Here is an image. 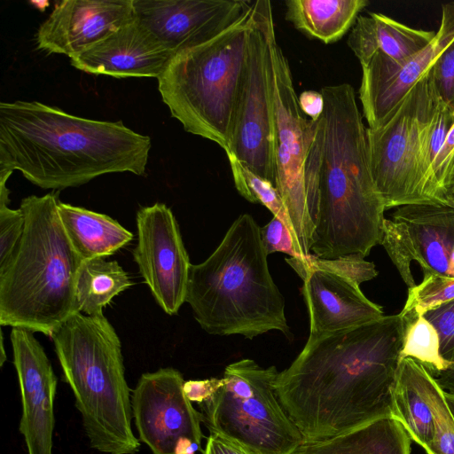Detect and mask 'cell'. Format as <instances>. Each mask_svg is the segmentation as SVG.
I'll use <instances>...</instances> for the list:
<instances>
[{
  "label": "cell",
  "instance_id": "6da1fadb",
  "mask_svg": "<svg viewBox=\"0 0 454 454\" xmlns=\"http://www.w3.org/2000/svg\"><path fill=\"white\" fill-rule=\"evenodd\" d=\"M404 325L399 313L309 336L275 381L277 395L304 442L325 441L392 417Z\"/></svg>",
  "mask_w": 454,
  "mask_h": 454
},
{
  "label": "cell",
  "instance_id": "4316f807",
  "mask_svg": "<svg viewBox=\"0 0 454 454\" xmlns=\"http://www.w3.org/2000/svg\"><path fill=\"white\" fill-rule=\"evenodd\" d=\"M402 316L405 325L400 360L412 358L430 373L448 369L451 363L442 356L440 338L434 326L422 314L411 311Z\"/></svg>",
  "mask_w": 454,
  "mask_h": 454
},
{
  "label": "cell",
  "instance_id": "44dd1931",
  "mask_svg": "<svg viewBox=\"0 0 454 454\" xmlns=\"http://www.w3.org/2000/svg\"><path fill=\"white\" fill-rule=\"evenodd\" d=\"M434 35V31L414 28L382 13L370 12L358 16L348 45L361 66L376 53L400 64L424 49Z\"/></svg>",
  "mask_w": 454,
  "mask_h": 454
},
{
  "label": "cell",
  "instance_id": "b9f144b4",
  "mask_svg": "<svg viewBox=\"0 0 454 454\" xmlns=\"http://www.w3.org/2000/svg\"><path fill=\"white\" fill-rule=\"evenodd\" d=\"M1 356H0V365L3 366L4 361L6 360V355L4 348V335L3 333H1Z\"/></svg>",
  "mask_w": 454,
  "mask_h": 454
},
{
  "label": "cell",
  "instance_id": "7a4b0ae2",
  "mask_svg": "<svg viewBox=\"0 0 454 454\" xmlns=\"http://www.w3.org/2000/svg\"><path fill=\"white\" fill-rule=\"evenodd\" d=\"M151 145L121 121L82 118L37 101L0 103V184L14 170L52 190L108 173L144 176Z\"/></svg>",
  "mask_w": 454,
  "mask_h": 454
},
{
  "label": "cell",
  "instance_id": "8992f818",
  "mask_svg": "<svg viewBox=\"0 0 454 454\" xmlns=\"http://www.w3.org/2000/svg\"><path fill=\"white\" fill-rule=\"evenodd\" d=\"M51 337L90 446L105 454L138 452L140 442L131 425V390L113 325L103 313L75 312Z\"/></svg>",
  "mask_w": 454,
  "mask_h": 454
},
{
  "label": "cell",
  "instance_id": "7bdbcfd3",
  "mask_svg": "<svg viewBox=\"0 0 454 454\" xmlns=\"http://www.w3.org/2000/svg\"><path fill=\"white\" fill-rule=\"evenodd\" d=\"M450 200L452 203H454V186L452 187V189L450 192Z\"/></svg>",
  "mask_w": 454,
  "mask_h": 454
},
{
  "label": "cell",
  "instance_id": "f546056e",
  "mask_svg": "<svg viewBox=\"0 0 454 454\" xmlns=\"http://www.w3.org/2000/svg\"><path fill=\"white\" fill-rule=\"evenodd\" d=\"M451 299H454V278H423L420 284L409 288L406 302L400 314L413 311L423 315L427 310Z\"/></svg>",
  "mask_w": 454,
  "mask_h": 454
},
{
  "label": "cell",
  "instance_id": "f35d334b",
  "mask_svg": "<svg viewBox=\"0 0 454 454\" xmlns=\"http://www.w3.org/2000/svg\"><path fill=\"white\" fill-rule=\"evenodd\" d=\"M298 104L302 114L308 115L312 121H317L323 114L325 99L322 92L309 90L300 94Z\"/></svg>",
  "mask_w": 454,
  "mask_h": 454
},
{
  "label": "cell",
  "instance_id": "8fae6325",
  "mask_svg": "<svg viewBox=\"0 0 454 454\" xmlns=\"http://www.w3.org/2000/svg\"><path fill=\"white\" fill-rule=\"evenodd\" d=\"M273 27L270 1L252 2L245 69L226 154L275 185L273 112L268 74V39Z\"/></svg>",
  "mask_w": 454,
  "mask_h": 454
},
{
  "label": "cell",
  "instance_id": "83f0119b",
  "mask_svg": "<svg viewBox=\"0 0 454 454\" xmlns=\"http://www.w3.org/2000/svg\"><path fill=\"white\" fill-rule=\"evenodd\" d=\"M235 187L239 194L252 203H260L266 207L273 215L285 223L293 231L287 210L283 200L270 181L255 175L242 165L234 156L227 154ZM294 239V238H293Z\"/></svg>",
  "mask_w": 454,
  "mask_h": 454
},
{
  "label": "cell",
  "instance_id": "836d02e7",
  "mask_svg": "<svg viewBox=\"0 0 454 454\" xmlns=\"http://www.w3.org/2000/svg\"><path fill=\"white\" fill-rule=\"evenodd\" d=\"M423 315L439 334L442 356L452 363L454 361V299L427 310Z\"/></svg>",
  "mask_w": 454,
  "mask_h": 454
},
{
  "label": "cell",
  "instance_id": "52a82bcc",
  "mask_svg": "<svg viewBox=\"0 0 454 454\" xmlns=\"http://www.w3.org/2000/svg\"><path fill=\"white\" fill-rule=\"evenodd\" d=\"M250 22L251 6L211 40L176 53L157 79L172 117L184 130L216 143L225 153L230 150Z\"/></svg>",
  "mask_w": 454,
  "mask_h": 454
},
{
  "label": "cell",
  "instance_id": "ffe728a7",
  "mask_svg": "<svg viewBox=\"0 0 454 454\" xmlns=\"http://www.w3.org/2000/svg\"><path fill=\"white\" fill-rule=\"evenodd\" d=\"M286 262L303 279L301 293L309 317V335L341 331L384 317L382 308L366 298L354 282L302 266L291 257Z\"/></svg>",
  "mask_w": 454,
  "mask_h": 454
},
{
  "label": "cell",
  "instance_id": "2e32d148",
  "mask_svg": "<svg viewBox=\"0 0 454 454\" xmlns=\"http://www.w3.org/2000/svg\"><path fill=\"white\" fill-rule=\"evenodd\" d=\"M136 18L176 53L233 25L251 6L240 0H133Z\"/></svg>",
  "mask_w": 454,
  "mask_h": 454
},
{
  "label": "cell",
  "instance_id": "5bb4252c",
  "mask_svg": "<svg viewBox=\"0 0 454 454\" xmlns=\"http://www.w3.org/2000/svg\"><path fill=\"white\" fill-rule=\"evenodd\" d=\"M136 220L134 261L160 308L176 315L185 301L192 265L177 222L163 203L141 207Z\"/></svg>",
  "mask_w": 454,
  "mask_h": 454
},
{
  "label": "cell",
  "instance_id": "ba28073f",
  "mask_svg": "<svg viewBox=\"0 0 454 454\" xmlns=\"http://www.w3.org/2000/svg\"><path fill=\"white\" fill-rule=\"evenodd\" d=\"M278 374L276 366L263 368L249 358L227 365L223 386L200 404L209 433L232 438L260 454H293L304 440L277 395Z\"/></svg>",
  "mask_w": 454,
  "mask_h": 454
},
{
  "label": "cell",
  "instance_id": "cb8c5ba5",
  "mask_svg": "<svg viewBox=\"0 0 454 454\" xmlns=\"http://www.w3.org/2000/svg\"><path fill=\"white\" fill-rule=\"evenodd\" d=\"M427 369L416 360H400L392 390L391 416L405 428L411 441L423 449L434 437V418L424 380Z\"/></svg>",
  "mask_w": 454,
  "mask_h": 454
},
{
  "label": "cell",
  "instance_id": "30bf717a",
  "mask_svg": "<svg viewBox=\"0 0 454 454\" xmlns=\"http://www.w3.org/2000/svg\"><path fill=\"white\" fill-rule=\"evenodd\" d=\"M442 102L429 69L380 127L367 128L371 172L386 209L433 204L422 150L427 126Z\"/></svg>",
  "mask_w": 454,
  "mask_h": 454
},
{
  "label": "cell",
  "instance_id": "e575fe53",
  "mask_svg": "<svg viewBox=\"0 0 454 454\" xmlns=\"http://www.w3.org/2000/svg\"><path fill=\"white\" fill-rule=\"evenodd\" d=\"M430 72L438 96L454 111V40L441 53Z\"/></svg>",
  "mask_w": 454,
  "mask_h": 454
},
{
  "label": "cell",
  "instance_id": "1f68e13d",
  "mask_svg": "<svg viewBox=\"0 0 454 454\" xmlns=\"http://www.w3.org/2000/svg\"><path fill=\"white\" fill-rule=\"evenodd\" d=\"M293 258V257H291ZM299 264L326 270L341 276L360 286L378 275L373 262L357 255H342L333 259H321L311 254L307 260L293 258Z\"/></svg>",
  "mask_w": 454,
  "mask_h": 454
},
{
  "label": "cell",
  "instance_id": "603a6c76",
  "mask_svg": "<svg viewBox=\"0 0 454 454\" xmlns=\"http://www.w3.org/2000/svg\"><path fill=\"white\" fill-rule=\"evenodd\" d=\"M59 215L74 250L85 260L114 254L133 234L112 217L59 201Z\"/></svg>",
  "mask_w": 454,
  "mask_h": 454
},
{
  "label": "cell",
  "instance_id": "d6986e66",
  "mask_svg": "<svg viewBox=\"0 0 454 454\" xmlns=\"http://www.w3.org/2000/svg\"><path fill=\"white\" fill-rule=\"evenodd\" d=\"M174 56L135 16L90 48L70 57V64L96 75L158 79Z\"/></svg>",
  "mask_w": 454,
  "mask_h": 454
},
{
  "label": "cell",
  "instance_id": "ee69618b",
  "mask_svg": "<svg viewBox=\"0 0 454 454\" xmlns=\"http://www.w3.org/2000/svg\"><path fill=\"white\" fill-rule=\"evenodd\" d=\"M454 186V172H453V176H452V183H451V187H450V190L452 189V187ZM449 198H450V193H449Z\"/></svg>",
  "mask_w": 454,
  "mask_h": 454
},
{
  "label": "cell",
  "instance_id": "7402d4cb",
  "mask_svg": "<svg viewBox=\"0 0 454 454\" xmlns=\"http://www.w3.org/2000/svg\"><path fill=\"white\" fill-rule=\"evenodd\" d=\"M411 443L403 426L385 417L325 441L304 442L293 454H411Z\"/></svg>",
  "mask_w": 454,
  "mask_h": 454
},
{
  "label": "cell",
  "instance_id": "9c48e42d",
  "mask_svg": "<svg viewBox=\"0 0 454 454\" xmlns=\"http://www.w3.org/2000/svg\"><path fill=\"white\" fill-rule=\"evenodd\" d=\"M268 74L273 112L275 186L287 210L300 259L311 254L313 223L309 199L308 161L317 121L304 117L290 66L277 43L275 27L268 39Z\"/></svg>",
  "mask_w": 454,
  "mask_h": 454
},
{
  "label": "cell",
  "instance_id": "7c38bea8",
  "mask_svg": "<svg viewBox=\"0 0 454 454\" xmlns=\"http://www.w3.org/2000/svg\"><path fill=\"white\" fill-rule=\"evenodd\" d=\"M184 380L174 368H160L139 378L131 394L132 415L139 440L153 454L203 452V417L184 391Z\"/></svg>",
  "mask_w": 454,
  "mask_h": 454
},
{
  "label": "cell",
  "instance_id": "d590c367",
  "mask_svg": "<svg viewBox=\"0 0 454 454\" xmlns=\"http://www.w3.org/2000/svg\"><path fill=\"white\" fill-rule=\"evenodd\" d=\"M260 234L267 254L280 252L300 259L292 233L279 218L273 216L266 225L260 228Z\"/></svg>",
  "mask_w": 454,
  "mask_h": 454
},
{
  "label": "cell",
  "instance_id": "d4e9b609",
  "mask_svg": "<svg viewBox=\"0 0 454 454\" xmlns=\"http://www.w3.org/2000/svg\"><path fill=\"white\" fill-rule=\"evenodd\" d=\"M368 4L366 0H288L286 19L308 36L333 43L353 27Z\"/></svg>",
  "mask_w": 454,
  "mask_h": 454
},
{
  "label": "cell",
  "instance_id": "e0dca14e",
  "mask_svg": "<svg viewBox=\"0 0 454 454\" xmlns=\"http://www.w3.org/2000/svg\"><path fill=\"white\" fill-rule=\"evenodd\" d=\"M11 342L22 403L20 433L28 454H52L57 377L33 332L13 327Z\"/></svg>",
  "mask_w": 454,
  "mask_h": 454
},
{
  "label": "cell",
  "instance_id": "3957f363",
  "mask_svg": "<svg viewBox=\"0 0 454 454\" xmlns=\"http://www.w3.org/2000/svg\"><path fill=\"white\" fill-rule=\"evenodd\" d=\"M316 136L318 210L311 252L366 257L380 243L386 210L374 184L367 128L348 83L325 86Z\"/></svg>",
  "mask_w": 454,
  "mask_h": 454
},
{
  "label": "cell",
  "instance_id": "4dcf8cb0",
  "mask_svg": "<svg viewBox=\"0 0 454 454\" xmlns=\"http://www.w3.org/2000/svg\"><path fill=\"white\" fill-rule=\"evenodd\" d=\"M454 114V111H453ZM454 172V120L428 177V194L434 204L454 206L449 193Z\"/></svg>",
  "mask_w": 454,
  "mask_h": 454
},
{
  "label": "cell",
  "instance_id": "60d3db41",
  "mask_svg": "<svg viewBox=\"0 0 454 454\" xmlns=\"http://www.w3.org/2000/svg\"><path fill=\"white\" fill-rule=\"evenodd\" d=\"M444 395L450 412L454 417V394L444 391Z\"/></svg>",
  "mask_w": 454,
  "mask_h": 454
},
{
  "label": "cell",
  "instance_id": "4fadbf2b",
  "mask_svg": "<svg viewBox=\"0 0 454 454\" xmlns=\"http://www.w3.org/2000/svg\"><path fill=\"white\" fill-rule=\"evenodd\" d=\"M405 284L416 286L411 262L416 261L424 278L449 276L454 254V206L412 204L398 207L392 219L384 218L380 239Z\"/></svg>",
  "mask_w": 454,
  "mask_h": 454
},
{
  "label": "cell",
  "instance_id": "d6a6232c",
  "mask_svg": "<svg viewBox=\"0 0 454 454\" xmlns=\"http://www.w3.org/2000/svg\"><path fill=\"white\" fill-rule=\"evenodd\" d=\"M25 225L20 208L12 209L7 204H0V271L12 260L21 239Z\"/></svg>",
  "mask_w": 454,
  "mask_h": 454
},
{
  "label": "cell",
  "instance_id": "ab89813d",
  "mask_svg": "<svg viewBox=\"0 0 454 454\" xmlns=\"http://www.w3.org/2000/svg\"><path fill=\"white\" fill-rule=\"evenodd\" d=\"M431 374L445 392L454 394V361L448 369Z\"/></svg>",
  "mask_w": 454,
  "mask_h": 454
},
{
  "label": "cell",
  "instance_id": "74e56055",
  "mask_svg": "<svg viewBox=\"0 0 454 454\" xmlns=\"http://www.w3.org/2000/svg\"><path fill=\"white\" fill-rule=\"evenodd\" d=\"M223 384V378L187 380L184 384V391L188 399L199 405L210 400Z\"/></svg>",
  "mask_w": 454,
  "mask_h": 454
},
{
  "label": "cell",
  "instance_id": "f1b7e54d",
  "mask_svg": "<svg viewBox=\"0 0 454 454\" xmlns=\"http://www.w3.org/2000/svg\"><path fill=\"white\" fill-rule=\"evenodd\" d=\"M425 392L434 418V437L424 450L427 454H454V417L447 404L444 390L427 372Z\"/></svg>",
  "mask_w": 454,
  "mask_h": 454
},
{
  "label": "cell",
  "instance_id": "5b68a950",
  "mask_svg": "<svg viewBox=\"0 0 454 454\" xmlns=\"http://www.w3.org/2000/svg\"><path fill=\"white\" fill-rule=\"evenodd\" d=\"M56 192L24 198L19 246L0 271V325L51 336L75 313V283L83 262L62 225Z\"/></svg>",
  "mask_w": 454,
  "mask_h": 454
},
{
  "label": "cell",
  "instance_id": "484cf974",
  "mask_svg": "<svg viewBox=\"0 0 454 454\" xmlns=\"http://www.w3.org/2000/svg\"><path fill=\"white\" fill-rule=\"evenodd\" d=\"M133 285L116 261L104 257L82 262L75 283V311L87 316L103 313L114 297Z\"/></svg>",
  "mask_w": 454,
  "mask_h": 454
},
{
  "label": "cell",
  "instance_id": "8d00e7d4",
  "mask_svg": "<svg viewBox=\"0 0 454 454\" xmlns=\"http://www.w3.org/2000/svg\"><path fill=\"white\" fill-rule=\"evenodd\" d=\"M203 454H260L250 447L225 435L210 433Z\"/></svg>",
  "mask_w": 454,
  "mask_h": 454
},
{
  "label": "cell",
  "instance_id": "9a60e30c",
  "mask_svg": "<svg viewBox=\"0 0 454 454\" xmlns=\"http://www.w3.org/2000/svg\"><path fill=\"white\" fill-rule=\"evenodd\" d=\"M454 40V2L442 5V19L434 39L405 61L396 64L376 53L362 65L359 99L369 129L380 127L408 91Z\"/></svg>",
  "mask_w": 454,
  "mask_h": 454
},
{
  "label": "cell",
  "instance_id": "277c9868",
  "mask_svg": "<svg viewBox=\"0 0 454 454\" xmlns=\"http://www.w3.org/2000/svg\"><path fill=\"white\" fill-rule=\"evenodd\" d=\"M260 228L250 215H239L209 257L191 265L185 301L209 334L252 340L276 330L290 336Z\"/></svg>",
  "mask_w": 454,
  "mask_h": 454
},
{
  "label": "cell",
  "instance_id": "ac0fdd59",
  "mask_svg": "<svg viewBox=\"0 0 454 454\" xmlns=\"http://www.w3.org/2000/svg\"><path fill=\"white\" fill-rule=\"evenodd\" d=\"M134 18L133 0L60 1L38 27L37 48L70 58L90 48Z\"/></svg>",
  "mask_w": 454,
  "mask_h": 454
}]
</instances>
